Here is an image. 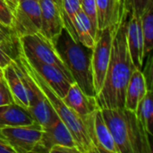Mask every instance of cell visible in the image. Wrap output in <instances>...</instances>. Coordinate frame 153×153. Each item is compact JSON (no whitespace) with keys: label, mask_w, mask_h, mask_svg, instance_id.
Masks as SVG:
<instances>
[{"label":"cell","mask_w":153,"mask_h":153,"mask_svg":"<svg viewBox=\"0 0 153 153\" xmlns=\"http://www.w3.org/2000/svg\"><path fill=\"white\" fill-rule=\"evenodd\" d=\"M130 8H125L114 30L111 55L103 86L96 96L98 106L103 108H123L126 86L134 66L127 48L126 28Z\"/></svg>","instance_id":"cell-1"},{"label":"cell","mask_w":153,"mask_h":153,"mask_svg":"<svg viewBox=\"0 0 153 153\" xmlns=\"http://www.w3.org/2000/svg\"><path fill=\"white\" fill-rule=\"evenodd\" d=\"M20 60L24 65L29 74L44 92L50 104L53 106L59 119L66 126L70 131L76 148L80 153H100L99 144L94 132V113L85 117H80L73 109L67 107L40 77V75L32 68L23 53L19 56Z\"/></svg>","instance_id":"cell-2"},{"label":"cell","mask_w":153,"mask_h":153,"mask_svg":"<svg viewBox=\"0 0 153 153\" xmlns=\"http://www.w3.org/2000/svg\"><path fill=\"white\" fill-rule=\"evenodd\" d=\"M118 153H152L150 138L134 111L123 108L100 109Z\"/></svg>","instance_id":"cell-3"},{"label":"cell","mask_w":153,"mask_h":153,"mask_svg":"<svg viewBox=\"0 0 153 153\" xmlns=\"http://www.w3.org/2000/svg\"><path fill=\"white\" fill-rule=\"evenodd\" d=\"M54 47L74 82L86 95L96 97L91 67L92 49L74 40L65 28L56 38Z\"/></svg>","instance_id":"cell-4"},{"label":"cell","mask_w":153,"mask_h":153,"mask_svg":"<svg viewBox=\"0 0 153 153\" xmlns=\"http://www.w3.org/2000/svg\"><path fill=\"white\" fill-rule=\"evenodd\" d=\"M13 60L16 62L21 70L29 100L28 110L32 115L34 119L42 127H45L57 120L59 117L56 113L53 106L50 104L49 100L41 91L39 86L37 84V82L34 81L32 76L29 74L28 70L20 60L19 56Z\"/></svg>","instance_id":"cell-5"},{"label":"cell","mask_w":153,"mask_h":153,"mask_svg":"<svg viewBox=\"0 0 153 153\" xmlns=\"http://www.w3.org/2000/svg\"><path fill=\"white\" fill-rule=\"evenodd\" d=\"M116 25L106 27L103 30L98 31L95 44L92 48L91 67L96 96L100 91L104 83L105 76L109 64L112 40Z\"/></svg>","instance_id":"cell-6"},{"label":"cell","mask_w":153,"mask_h":153,"mask_svg":"<svg viewBox=\"0 0 153 153\" xmlns=\"http://www.w3.org/2000/svg\"><path fill=\"white\" fill-rule=\"evenodd\" d=\"M19 39L22 53L26 58L56 65L66 74H70L68 69L58 56L54 45L50 43L40 32L23 36Z\"/></svg>","instance_id":"cell-7"},{"label":"cell","mask_w":153,"mask_h":153,"mask_svg":"<svg viewBox=\"0 0 153 153\" xmlns=\"http://www.w3.org/2000/svg\"><path fill=\"white\" fill-rule=\"evenodd\" d=\"M12 28L18 38L41 31V12L39 0H19L13 13Z\"/></svg>","instance_id":"cell-8"},{"label":"cell","mask_w":153,"mask_h":153,"mask_svg":"<svg viewBox=\"0 0 153 153\" xmlns=\"http://www.w3.org/2000/svg\"><path fill=\"white\" fill-rule=\"evenodd\" d=\"M42 129L36 121L29 126L1 127L0 135L7 141L15 153H30L40 140Z\"/></svg>","instance_id":"cell-9"},{"label":"cell","mask_w":153,"mask_h":153,"mask_svg":"<svg viewBox=\"0 0 153 153\" xmlns=\"http://www.w3.org/2000/svg\"><path fill=\"white\" fill-rule=\"evenodd\" d=\"M41 12L40 33L54 45L64 26L62 0H39Z\"/></svg>","instance_id":"cell-10"},{"label":"cell","mask_w":153,"mask_h":153,"mask_svg":"<svg viewBox=\"0 0 153 153\" xmlns=\"http://www.w3.org/2000/svg\"><path fill=\"white\" fill-rule=\"evenodd\" d=\"M26 59L51 90L61 99L66 94L70 85L74 82L70 74L56 65L41 63L34 59Z\"/></svg>","instance_id":"cell-11"},{"label":"cell","mask_w":153,"mask_h":153,"mask_svg":"<svg viewBox=\"0 0 153 153\" xmlns=\"http://www.w3.org/2000/svg\"><path fill=\"white\" fill-rule=\"evenodd\" d=\"M42 128L40 140L32 152L49 153L50 149L56 145L76 147L70 131L59 118Z\"/></svg>","instance_id":"cell-12"},{"label":"cell","mask_w":153,"mask_h":153,"mask_svg":"<svg viewBox=\"0 0 153 153\" xmlns=\"http://www.w3.org/2000/svg\"><path fill=\"white\" fill-rule=\"evenodd\" d=\"M130 12L131 14L126 28L127 48L134 68L142 70L143 65V38L141 16L134 12Z\"/></svg>","instance_id":"cell-13"},{"label":"cell","mask_w":153,"mask_h":153,"mask_svg":"<svg viewBox=\"0 0 153 153\" xmlns=\"http://www.w3.org/2000/svg\"><path fill=\"white\" fill-rule=\"evenodd\" d=\"M62 100L67 107L82 117L91 115L100 108L96 97L86 95L76 82H73L70 85L66 94L62 98Z\"/></svg>","instance_id":"cell-14"},{"label":"cell","mask_w":153,"mask_h":153,"mask_svg":"<svg viewBox=\"0 0 153 153\" xmlns=\"http://www.w3.org/2000/svg\"><path fill=\"white\" fill-rule=\"evenodd\" d=\"M3 76L10 89L14 102L25 108H29L26 87L22 80L21 70L14 60L2 69Z\"/></svg>","instance_id":"cell-15"},{"label":"cell","mask_w":153,"mask_h":153,"mask_svg":"<svg viewBox=\"0 0 153 153\" xmlns=\"http://www.w3.org/2000/svg\"><path fill=\"white\" fill-rule=\"evenodd\" d=\"M34 122L36 120L30 111L16 103L0 106V128L29 126Z\"/></svg>","instance_id":"cell-16"},{"label":"cell","mask_w":153,"mask_h":153,"mask_svg":"<svg viewBox=\"0 0 153 153\" xmlns=\"http://www.w3.org/2000/svg\"><path fill=\"white\" fill-rule=\"evenodd\" d=\"M147 91V86L142 70L134 69L126 86L124 108L135 112L139 102L143 98Z\"/></svg>","instance_id":"cell-17"},{"label":"cell","mask_w":153,"mask_h":153,"mask_svg":"<svg viewBox=\"0 0 153 153\" xmlns=\"http://www.w3.org/2000/svg\"><path fill=\"white\" fill-rule=\"evenodd\" d=\"M98 31L106 27L116 25L123 12L117 0H96Z\"/></svg>","instance_id":"cell-18"},{"label":"cell","mask_w":153,"mask_h":153,"mask_svg":"<svg viewBox=\"0 0 153 153\" xmlns=\"http://www.w3.org/2000/svg\"><path fill=\"white\" fill-rule=\"evenodd\" d=\"M94 132L100 153H118L112 134L102 117L100 108L94 113Z\"/></svg>","instance_id":"cell-19"},{"label":"cell","mask_w":153,"mask_h":153,"mask_svg":"<svg viewBox=\"0 0 153 153\" xmlns=\"http://www.w3.org/2000/svg\"><path fill=\"white\" fill-rule=\"evenodd\" d=\"M78 41L83 46L91 48L94 47L98 32L94 29L91 22L81 9L75 15L74 21Z\"/></svg>","instance_id":"cell-20"},{"label":"cell","mask_w":153,"mask_h":153,"mask_svg":"<svg viewBox=\"0 0 153 153\" xmlns=\"http://www.w3.org/2000/svg\"><path fill=\"white\" fill-rule=\"evenodd\" d=\"M135 114L148 134L152 137L153 123L152 91H147L143 98L139 102Z\"/></svg>","instance_id":"cell-21"},{"label":"cell","mask_w":153,"mask_h":153,"mask_svg":"<svg viewBox=\"0 0 153 153\" xmlns=\"http://www.w3.org/2000/svg\"><path fill=\"white\" fill-rule=\"evenodd\" d=\"M153 2L150 3L141 15L142 32L143 38V61L152 53L153 47Z\"/></svg>","instance_id":"cell-22"},{"label":"cell","mask_w":153,"mask_h":153,"mask_svg":"<svg viewBox=\"0 0 153 153\" xmlns=\"http://www.w3.org/2000/svg\"><path fill=\"white\" fill-rule=\"evenodd\" d=\"M0 41L3 43L7 54L13 60L17 58L22 53L20 39L14 32L13 28L4 26L1 22H0Z\"/></svg>","instance_id":"cell-23"},{"label":"cell","mask_w":153,"mask_h":153,"mask_svg":"<svg viewBox=\"0 0 153 153\" xmlns=\"http://www.w3.org/2000/svg\"><path fill=\"white\" fill-rule=\"evenodd\" d=\"M62 7L64 26L72 38L78 41L74 21L76 13L81 10V0H62Z\"/></svg>","instance_id":"cell-24"},{"label":"cell","mask_w":153,"mask_h":153,"mask_svg":"<svg viewBox=\"0 0 153 153\" xmlns=\"http://www.w3.org/2000/svg\"><path fill=\"white\" fill-rule=\"evenodd\" d=\"M81 9L91 22L94 29L98 32L97 4L96 0H81Z\"/></svg>","instance_id":"cell-25"},{"label":"cell","mask_w":153,"mask_h":153,"mask_svg":"<svg viewBox=\"0 0 153 153\" xmlns=\"http://www.w3.org/2000/svg\"><path fill=\"white\" fill-rule=\"evenodd\" d=\"M15 103L12 96L10 89L3 76L2 70H0V106Z\"/></svg>","instance_id":"cell-26"},{"label":"cell","mask_w":153,"mask_h":153,"mask_svg":"<svg viewBox=\"0 0 153 153\" xmlns=\"http://www.w3.org/2000/svg\"><path fill=\"white\" fill-rule=\"evenodd\" d=\"M13 13L8 6L5 0H0V22L4 26H13Z\"/></svg>","instance_id":"cell-27"},{"label":"cell","mask_w":153,"mask_h":153,"mask_svg":"<svg viewBox=\"0 0 153 153\" xmlns=\"http://www.w3.org/2000/svg\"><path fill=\"white\" fill-rule=\"evenodd\" d=\"M147 60L146 65L144 66L143 71L142 70V73L143 74L144 80H145V83L147 86V90L148 91H152V74H153V65H152V53H150L146 58Z\"/></svg>","instance_id":"cell-28"},{"label":"cell","mask_w":153,"mask_h":153,"mask_svg":"<svg viewBox=\"0 0 153 153\" xmlns=\"http://www.w3.org/2000/svg\"><path fill=\"white\" fill-rule=\"evenodd\" d=\"M152 2H153V0H126V4L130 8V11L136 13L140 16Z\"/></svg>","instance_id":"cell-29"},{"label":"cell","mask_w":153,"mask_h":153,"mask_svg":"<svg viewBox=\"0 0 153 153\" xmlns=\"http://www.w3.org/2000/svg\"><path fill=\"white\" fill-rule=\"evenodd\" d=\"M49 153H80L76 147H70L66 145H56L52 147Z\"/></svg>","instance_id":"cell-30"},{"label":"cell","mask_w":153,"mask_h":153,"mask_svg":"<svg viewBox=\"0 0 153 153\" xmlns=\"http://www.w3.org/2000/svg\"><path fill=\"white\" fill-rule=\"evenodd\" d=\"M12 60L13 59L7 54L5 48H4V46L0 41V69H3L7 65H9L12 62Z\"/></svg>","instance_id":"cell-31"},{"label":"cell","mask_w":153,"mask_h":153,"mask_svg":"<svg viewBox=\"0 0 153 153\" xmlns=\"http://www.w3.org/2000/svg\"><path fill=\"white\" fill-rule=\"evenodd\" d=\"M0 153H15L12 146L0 135Z\"/></svg>","instance_id":"cell-32"},{"label":"cell","mask_w":153,"mask_h":153,"mask_svg":"<svg viewBox=\"0 0 153 153\" xmlns=\"http://www.w3.org/2000/svg\"><path fill=\"white\" fill-rule=\"evenodd\" d=\"M5 2L7 3L8 6L10 7V9L12 10L13 13H14L17 5H18V3H19V0H5Z\"/></svg>","instance_id":"cell-33"},{"label":"cell","mask_w":153,"mask_h":153,"mask_svg":"<svg viewBox=\"0 0 153 153\" xmlns=\"http://www.w3.org/2000/svg\"><path fill=\"white\" fill-rule=\"evenodd\" d=\"M118 1V3H119V5H120V8H121V10H122V12L124 11V9L126 8L125 6H124V4H123V2H122V0H117Z\"/></svg>","instance_id":"cell-34"},{"label":"cell","mask_w":153,"mask_h":153,"mask_svg":"<svg viewBox=\"0 0 153 153\" xmlns=\"http://www.w3.org/2000/svg\"><path fill=\"white\" fill-rule=\"evenodd\" d=\"M122 2H123V4H124V6L126 7V0H122Z\"/></svg>","instance_id":"cell-35"},{"label":"cell","mask_w":153,"mask_h":153,"mask_svg":"<svg viewBox=\"0 0 153 153\" xmlns=\"http://www.w3.org/2000/svg\"><path fill=\"white\" fill-rule=\"evenodd\" d=\"M0 70H2V69H0Z\"/></svg>","instance_id":"cell-36"}]
</instances>
